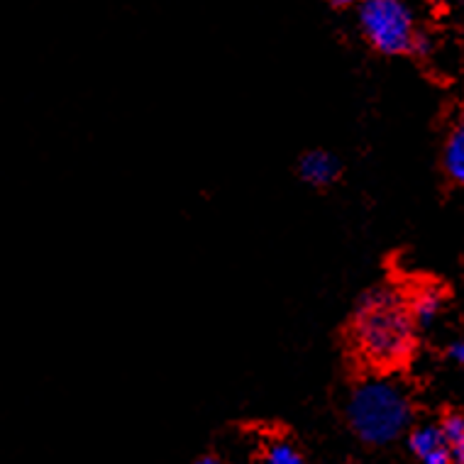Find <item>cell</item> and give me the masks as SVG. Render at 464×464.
Instances as JSON below:
<instances>
[{
    "label": "cell",
    "instance_id": "1",
    "mask_svg": "<svg viewBox=\"0 0 464 464\" xmlns=\"http://www.w3.org/2000/svg\"><path fill=\"white\" fill-rule=\"evenodd\" d=\"M357 353L374 367H396L413 350V318L392 288H376L362 298L353 323Z\"/></svg>",
    "mask_w": 464,
    "mask_h": 464
},
{
    "label": "cell",
    "instance_id": "2",
    "mask_svg": "<svg viewBox=\"0 0 464 464\" xmlns=\"http://www.w3.org/2000/svg\"><path fill=\"white\" fill-rule=\"evenodd\" d=\"M347 418L362 440L386 445L409 428L411 401L392 379H367L354 389Z\"/></svg>",
    "mask_w": 464,
    "mask_h": 464
},
{
    "label": "cell",
    "instance_id": "3",
    "mask_svg": "<svg viewBox=\"0 0 464 464\" xmlns=\"http://www.w3.org/2000/svg\"><path fill=\"white\" fill-rule=\"evenodd\" d=\"M360 27L369 44L384 54H403L416 42V20L403 0H364Z\"/></svg>",
    "mask_w": 464,
    "mask_h": 464
},
{
    "label": "cell",
    "instance_id": "4",
    "mask_svg": "<svg viewBox=\"0 0 464 464\" xmlns=\"http://www.w3.org/2000/svg\"><path fill=\"white\" fill-rule=\"evenodd\" d=\"M411 450L423 464H452V452L442 438L440 425H420L411 432Z\"/></svg>",
    "mask_w": 464,
    "mask_h": 464
},
{
    "label": "cell",
    "instance_id": "5",
    "mask_svg": "<svg viewBox=\"0 0 464 464\" xmlns=\"http://www.w3.org/2000/svg\"><path fill=\"white\" fill-rule=\"evenodd\" d=\"M298 174L311 186L323 188V186H330L337 181V177H340V161L330 152L313 150V152L304 154L301 161H298Z\"/></svg>",
    "mask_w": 464,
    "mask_h": 464
},
{
    "label": "cell",
    "instance_id": "6",
    "mask_svg": "<svg viewBox=\"0 0 464 464\" xmlns=\"http://www.w3.org/2000/svg\"><path fill=\"white\" fill-rule=\"evenodd\" d=\"M445 169L457 184H464V115L455 122L445 144Z\"/></svg>",
    "mask_w": 464,
    "mask_h": 464
},
{
    "label": "cell",
    "instance_id": "7",
    "mask_svg": "<svg viewBox=\"0 0 464 464\" xmlns=\"http://www.w3.org/2000/svg\"><path fill=\"white\" fill-rule=\"evenodd\" d=\"M442 308V296L438 288H423V291H418L416 298H413V304H411V318L420 325H430L435 318H438V313Z\"/></svg>",
    "mask_w": 464,
    "mask_h": 464
},
{
    "label": "cell",
    "instance_id": "8",
    "mask_svg": "<svg viewBox=\"0 0 464 464\" xmlns=\"http://www.w3.org/2000/svg\"><path fill=\"white\" fill-rule=\"evenodd\" d=\"M265 464H305V459L291 442L274 440L265 452Z\"/></svg>",
    "mask_w": 464,
    "mask_h": 464
},
{
    "label": "cell",
    "instance_id": "9",
    "mask_svg": "<svg viewBox=\"0 0 464 464\" xmlns=\"http://www.w3.org/2000/svg\"><path fill=\"white\" fill-rule=\"evenodd\" d=\"M450 357H452L457 364H462L464 367V340H459V343H455L450 347Z\"/></svg>",
    "mask_w": 464,
    "mask_h": 464
},
{
    "label": "cell",
    "instance_id": "10",
    "mask_svg": "<svg viewBox=\"0 0 464 464\" xmlns=\"http://www.w3.org/2000/svg\"><path fill=\"white\" fill-rule=\"evenodd\" d=\"M364 0H335V5H340V8H347V5H362Z\"/></svg>",
    "mask_w": 464,
    "mask_h": 464
},
{
    "label": "cell",
    "instance_id": "11",
    "mask_svg": "<svg viewBox=\"0 0 464 464\" xmlns=\"http://www.w3.org/2000/svg\"><path fill=\"white\" fill-rule=\"evenodd\" d=\"M196 464H220V459H216V457H200Z\"/></svg>",
    "mask_w": 464,
    "mask_h": 464
}]
</instances>
